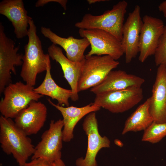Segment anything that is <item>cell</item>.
I'll use <instances>...</instances> for the list:
<instances>
[{"label": "cell", "mask_w": 166, "mask_h": 166, "mask_svg": "<svg viewBox=\"0 0 166 166\" xmlns=\"http://www.w3.org/2000/svg\"><path fill=\"white\" fill-rule=\"evenodd\" d=\"M166 136V122L153 121L144 131L141 140L152 144L157 143Z\"/></svg>", "instance_id": "7402d4cb"}, {"label": "cell", "mask_w": 166, "mask_h": 166, "mask_svg": "<svg viewBox=\"0 0 166 166\" xmlns=\"http://www.w3.org/2000/svg\"><path fill=\"white\" fill-rule=\"evenodd\" d=\"M41 32L53 44L61 46L65 52L66 57L70 60L80 62L84 59V52L90 45L87 38L77 39L72 36L63 38L54 33L50 28L43 26L41 27Z\"/></svg>", "instance_id": "ac0fdd59"}, {"label": "cell", "mask_w": 166, "mask_h": 166, "mask_svg": "<svg viewBox=\"0 0 166 166\" xmlns=\"http://www.w3.org/2000/svg\"><path fill=\"white\" fill-rule=\"evenodd\" d=\"M142 19L138 59L143 63L149 57L154 55L164 25L160 19L148 15H144Z\"/></svg>", "instance_id": "7c38bea8"}, {"label": "cell", "mask_w": 166, "mask_h": 166, "mask_svg": "<svg viewBox=\"0 0 166 166\" xmlns=\"http://www.w3.org/2000/svg\"><path fill=\"white\" fill-rule=\"evenodd\" d=\"M49 103L58 110L63 119L64 126L62 130L63 140L69 142L73 137V130L78 121L84 116L92 112L99 110L101 108L91 103L81 107L73 106L64 107L56 104L50 99H47Z\"/></svg>", "instance_id": "d6986e66"}, {"label": "cell", "mask_w": 166, "mask_h": 166, "mask_svg": "<svg viewBox=\"0 0 166 166\" xmlns=\"http://www.w3.org/2000/svg\"><path fill=\"white\" fill-rule=\"evenodd\" d=\"M119 64L109 55H85L78 83V92L99 84Z\"/></svg>", "instance_id": "5b68a950"}, {"label": "cell", "mask_w": 166, "mask_h": 166, "mask_svg": "<svg viewBox=\"0 0 166 166\" xmlns=\"http://www.w3.org/2000/svg\"><path fill=\"white\" fill-rule=\"evenodd\" d=\"M24 166H56L54 163L49 162L47 160L42 158H38L31 160L27 162Z\"/></svg>", "instance_id": "cb8c5ba5"}, {"label": "cell", "mask_w": 166, "mask_h": 166, "mask_svg": "<svg viewBox=\"0 0 166 166\" xmlns=\"http://www.w3.org/2000/svg\"><path fill=\"white\" fill-rule=\"evenodd\" d=\"M149 99V110L154 121L166 122V67L160 65Z\"/></svg>", "instance_id": "5bb4252c"}, {"label": "cell", "mask_w": 166, "mask_h": 166, "mask_svg": "<svg viewBox=\"0 0 166 166\" xmlns=\"http://www.w3.org/2000/svg\"><path fill=\"white\" fill-rule=\"evenodd\" d=\"M47 109L40 101H33L14 118L16 125L27 136L37 134L46 120Z\"/></svg>", "instance_id": "4fadbf2b"}, {"label": "cell", "mask_w": 166, "mask_h": 166, "mask_svg": "<svg viewBox=\"0 0 166 166\" xmlns=\"http://www.w3.org/2000/svg\"><path fill=\"white\" fill-rule=\"evenodd\" d=\"M0 14L11 22L17 38L27 36L29 22L32 18L27 15L22 0L2 1L0 2Z\"/></svg>", "instance_id": "9a60e30c"}, {"label": "cell", "mask_w": 166, "mask_h": 166, "mask_svg": "<svg viewBox=\"0 0 166 166\" xmlns=\"http://www.w3.org/2000/svg\"><path fill=\"white\" fill-rule=\"evenodd\" d=\"M34 86L19 81L10 83L5 88L4 97L0 102V112L6 118H14L33 101L43 96L36 93Z\"/></svg>", "instance_id": "277c9868"}, {"label": "cell", "mask_w": 166, "mask_h": 166, "mask_svg": "<svg viewBox=\"0 0 166 166\" xmlns=\"http://www.w3.org/2000/svg\"><path fill=\"white\" fill-rule=\"evenodd\" d=\"M142 25L140 7L136 5L133 11L129 13L122 30L121 42L127 63H130L139 53V39Z\"/></svg>", "instance_id": "8fae6325"}, {"label": "cell", "mask_w": 166, "mask_h": 166, "mask_svg": "<svg viewBox=\"0 0 166 166\" xmlns=\"http://www.w3.org/2000/svg\"><path fill=\"white\" fill-rule=\"evenodd\" d=\"M154 55L156 66L163 65L166 67V25L164 26Z\"/></svg>", "instance_id": "603a6c76"}, {"label": "cell", "mask_w": 166, "mask_h": 166, "mask_svg": "<svg viewBox=\"0 0 166 166\" xmlns=\"http://www.w3.org/2000/svg\"><path fill=\"white\" fill-rule=\"evenodd\" d=\"M78 33L90 44L91 49L86 56L107 55L117 60L124 54L121 41L108 32L98 29H79Z\"/></svg>", "instance_id": "52a82bcc"}, {"label": "cell", "mask_w": 166, "mask_h": 166, "mask_svg": "<svg viewBox=\"0 0 166 166\" xmlns=\"http://www.w3.org/2000/svg\"><path fill=\"white\" fill-rule=\"evenodd\" d=\"M83 128L88 138V147L84 158L77 159V166H97L96 156L103 148H109L110 141L105 136H102L99 134L98 125L95 112L88 114L84 119Z\"/></svg>", "instance_id": "30bf717a"}, {"label": "cell", "mask_w": 166, "mask_h": 166, "mask_svg": "<svg viewBox=\"0 0 166 166\" xmlns=\"http://www.w3.org/2000/svg\"><path fill=\"white\" fill-rule=\"evenodd\" d=\"M67 0H38L36 3V7L43 6L44 5L50 2H55L59 3L65 10L66 9Z\"/></svg>", "instance_id": "d4e9b609"}, {"label": "cell", "mask_w": 166, "mask_h": 166, "mask_svg": "<svg viewBox=\"0 0 166 166\" xmlns=\"http://www.w3.org/2000/svg\"><path fill=\"white\" fill-rule=\"evenodd\" d=\"M6 35L2 22L0 23V93L11 83V73H16L15 66L22 65L23 55L18 53L19 46Z\"/></svg>", "instance_id": "ba28073f"}, {"label": "cell", "mask_w": 166, "mask_h": 166, "mask_svg": "<svg viewBox=\"0 0 166 166\" xmlns=\"http://www.w3.org/2000/svg\"><path fill=\"white\" fill-rule=\"evenodd\" d=\"M160 11L161 12L164 16L166 18V0L161 3L158 7Z\"/></svg>", "instance_id": "484cf974"}, {"label": "cell", "mask_w": 166, "mask_h": 166, "mask_svg": "<svg viewBox=\"0 0 166 166\" xmlns=\"http://www.w3.org/2000/svg\"><path fill=\"white\" fill-rule=\"evenodd\" d=\"M145 81L143 78L121 70H112L99 84L91 88L96 95L132 87H141Z\"/></svg>", "instance_id": "e0dca14e"}, {"label": "cell", "mask_w": 166, "mask_h": 166, "mask_svg": "<svg viewBox=\"0 0 166 166\" xmlns=\"http://www.w3.org/2000/svg\"><path fill=\"white\" fill-rule=\"evenodd\" d=\"M51 68L50 61L48 64L43 81L38 86L34 88V91L38 94L49 96L52 99L56 100L59 105L69 106V101L72 95V91L71 89L62 88L56 83L52 77Z\"/></svg>", "instance_id": "ffe728a7"}, {"label": "cell", "mask_w": 166, "mask_h": 166, "mask_svg": "<svg viewBox=\"0 0 166 166\" xmlns=\"http://www.w3.org/2000/svg\"><path fill=\"white\" fill-rule=\"evenodd\" d=\"M31 140L15 124L12 119L0 117V143L2 151L12 154L19 166H24L33 156L35 147Z\"/></svg>", "instance_id": "6da1fadb"}, {"label": "cell", "mask_w": 166, "mask_h": 166, "mask_svg": "<svg viewBox=\"0 0 166 166\" xmlns=\"http://www.w3.org/2000/svg\"><path fill=\"white\" fill-rule=\"evenodd\" d=\"M148 98L139 105L126 120L122 134L129 132H136L145 130L154 121L149 110Z\"/></svg>", "instance_id": "44dd1931"}, {"label": "cell", "mask_w": 166, "mask_h": 166, "mask_svg": "<svg viewBox=\"0 0 166 166\" xmlns=\"http://www.w3.org/2000/svg\"><path fill=\"white\" fill-rule=\"evenodd\" d=\"M29 27L28 42L24 46L20 76L26 83L34 86L36 84L38 75L46 71L50 57L48 54L44 52L32 19L29 21Z\"/></svg>", "instance_id": "7a4b0ae2"}, {"label": "cell", "mask_w": 166, "mask_h": 166, "mask_svg": "<svg viewBox=\"0 0 166 166\" xmlns=\"http://www.w3.org/2000/svg\"><path fill=\"white\" fill-rule=\"evenodd\" d=\"M87 2L89 4H94L96 3L100 2H104L107 1L106 0H88L87 1Z\"/></svg>", "instance_id": "83f0119b"}, {"label": "cell", "mask_w": 166, "mask_h": 166, "mask_svg": "<svg viewBox=\"0 0 166 166\" xmlns=\"http://www.w3.org/2000/svg\"><path fill=\"white\" fill-rule=\"evenodd\" d=\"M143 98L141 87H132L96 95L93 104L112 113H123L138 104Z\"/></svg>", "instance_id": "8992f818"}, {"label": "cell", "mask_w": 166, "mask_h": 166, "mask_svg": "<svg viewBox=\"0 0 166 166\" xmlns=\"http://www.w3.org/2000/svg\"><path fill=\"white\" fill-rule=\"evenodd\" d=\"M63 126V120L51 121L49 128L43 132L41 140L35 147L31 160L42 158L54 163L61 159Z\"/></svg>", "instance_id": "9c48e42d"}, {"label": "cell", "mask_w": 166, "mask_h": 166, "mask_svg": "<svg viewBox=\"0 0 166 166\" xmlns=\"http://www.w3.org/2000/svg\"><path fill=\"white\" fill-rule=\"evenodd\" d=\"M47 50L50 57L58 63L61 67L64 77L69 84L72 92L71 99L73 101L78 100V83L84 60L80 62L70 60L64 55L62 49L54 44L50 45Z\"/></svg>", "instance_id": "2e32d148"}, {"label": "cell", "mask_w": 166, "mask_h": 166, "mask_svg": "<svg viewBox=\"0 0 166 166\" xmlns=\"http://www.w3.org/2000/svg\"><path fill=\"white\" fill-rule=\"evenodd\" d=\"M128 4L125 0L118 2L110 10L105 11L102 14L94 15L85 14L80 22L75 24L79 29H98L113 35L121 41L124 15Z\"/></svg>", "instance_id": "3957f363"}, {"label": "cell", "mask_w": 166, "mask_h": 166, "mask_svg": "<svg viewBox=\"0 0 166 166\" xmlns=\"http://www.w3.org/2000/svg\"><path fill=\"white\" fill-rule=\"evenodd\" d=\"M54 163L56 166H65L64 163L61 159L55 161Z\"/></svg>", "instance_id": "4316f807"}]
</instances>
